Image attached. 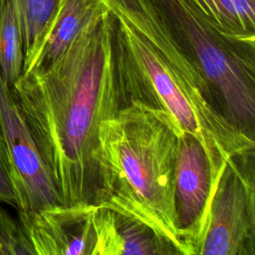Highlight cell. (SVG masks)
<instances>
[{
    "label": "cell",
    "instance_id": "obj_1",
    "mask_svg": "<svg viewBox=\"0 0 255 255\" xmlns=\"http://www.w3.org/2000/svg\"><path fill=\"white\" fill-rule=\"evenodd\" d=\"M62 204L92 201L100 124L122 106L115 59V17L103 12L51 63L12 86Z\"/></svg>",
    "mask_w": 255,
    "mask_h": 255
},
{
    "label": "cell",
    "instance_id": "obj_2",
    "mask_svg": "<svg viewBox=\"0 0 255 255\" xmlns=\"http://www.w3.org/2000/svg\"><path fill=\"white\" fill-rule=\"evenodd\" d=\"M182 131L164 110L136 99L123 101L98 129L92 201L145 224L176 254L194 255L176 213Z\"/></svg>",
    "mask_w": 255,
    "mask_h": 255
},
{
    "label": "cell",
    "instance_id": "obj_3",
    "mask_svg": "<svg viewBox=\"0 0 255 255\" xmlns=\"http://www.w3.org/2000/svg\"><path fill=\"white\" fill-rule=\"evenodd\" d=\"M115 59L122 102L167 112L202 145L211 183L225 162L253 156V137L215 108L211 85L171 27L140 35L115 18Z\"/></svg>",
    "mask_w": 255,
    "mask_h": 255
},
{
    "label": "cell",
    "instance_id": "obj_4",
    "mask_svg": "<svg viewBox=\"0 0 255 255\" xmlns=\"http://www.w3.org/2000/svg\"><path fill=\"white\" fill-rule=\"evenodd\" d=\"M248 157L225 162L211 183L206 229L198 255L255 254V185Z\"/></svg>",
    "mask_w": 255,
    "mask_h": 255
},
{
    "label": "cell",
    "instance_id": "obj_5",
    "mask_svg": "<svg viewBox=\"0 0 255 255\" xmlns=\"http://www.w3.org/2000/svg\"><path fill=\"white\" fill-rule=\"evenodd\" d=\"M0 126L4 135L17 211L61 203L58 191L12 89L0 75Z\"/></svg>",
    "mask_w": 255,
    "mask_h": 255
},
{
    "label": "cell",
    "instance_id": "obj_6",
    "mask_svg": "<svg viewBox=\"0 0 255 255\" xmlns=\"http://www.w3.org/2000/svg\"><path fill=\"white\" fill-rule=\"evenodd\" d=\"M93 201L56 204L33 211H17V218L34 255H94Z\"/></svg>",
    "mask_w": 255,
    "mask_h": 255
},
{
    "label": "cell",
    "instance_id": "obj_7",
    "mask_svg": "<svg viewBox=\"0 0 255 255\" xmlns=\"http://www.w3.org/2000/svg\"><path fill=\"white\" fill-rule=\"evenodd\" d=\"M210 190V170L204 149L193 135L182 131L175 168L176 213L194 255L199 254L203 242Z\"/></svg>",
    "mask_w": 255,
    "mask_h": 255
},
{
    "label": "cell",
    "instance_id": "obj_8",
    "mask_svg": "<svg viewBox=\"0 0 255 255\" xmlns=\"http://www.w3.org/2000/svg\"><path fill=\"white\" fill-rule=\"evenodd\" d=\"M94 255H167L174 249L145 224L97 205Z\"/></svg>",
    "mask_w": 255,
    "mask_h": 255
},
{
    "label": "cell",
    "instance_id": "obj_9",
    "mask_svg": "<svg viewBox=\"0 0 255 255\" xmlns=\"http://www.w3.org/2000/svg\"><path fill=\"white\" fill-rule=\"evenodd\" d=\"M112 5L113 0H59L38 53L23 73L54 61L88 23L103 12L112 10Z\"/></svg>",
    "mask_w": 255,
    "mask_h": 255
},
{
    "label": "cell",
    "instance_id": "obj_10",
    "mask_svg": "<svg viewBox=\"0 0 255 255\" xmlns=\"http://www.w3.org/2000/svg\"><path fill=\"white\" fill-rule=\"evenodd\" d=\"M20 24L26 71L35 59L56 13L59 0H11Z\"/></svg>",
    "mask_w": 255,
    "mask_h": 255
},
{
    "label": "cell",
    "instance_id": "obj_11",
    "mask_svg": "<svg viewBox=\"0 0 255 255\" xmlns=\"http://www.w3.org/2000/svg\"><path fill=\"white\" fill-rule=\"evenodd\" d=\"M23 63V39L13 3L0 0V75L10 88L21 77Z\"/></svg>",
    "mask_w": 255,
    "mask_h": 255
},
{
    "label": "cell",
    "instance_id": "obj_12",
    "mask_svg": "<svg viewBox=\"0 0 255 255\" xmlns=\"http://www.w3.org/2000/svg\"><path fill=\"white\" fill-rule=\"evenodd\" d=\"M0 255H34L18 220L0 203Z\"/></svg>",
    "mask_w": 255,
    "mask_h": 255
},
{
    "label": "cell",
    "instance_id": "obj_13",
    "mask_svg": "<svg viewBox=\"0 0 255 255\" xmlns=\"http://www.w3.org/2000/svg\"><path fill=\"white\" fill-rule=\"evenodd\" d=\"M112 13L134 29L144 28L158 20L148 0H113Z\"/></svg>",
    "mask_w": 255,
    "mask_h": 255
},
{
    "label": "cell",
    "instance_id": "obj_14",
    "mask_svg": "<svg viewBox=\"0 0 255 255\" xmlns=\"http://www.w3.org/2000/svg\"><path fill=\"white\" fill-rule=\"evenodd\" d=\"M0 203L17 208V200L12 186L4 135L0 126Z\"/></svg>",
    "mask_w": 255,
    "mask_h": 255
}]
</instances>
